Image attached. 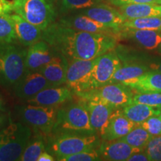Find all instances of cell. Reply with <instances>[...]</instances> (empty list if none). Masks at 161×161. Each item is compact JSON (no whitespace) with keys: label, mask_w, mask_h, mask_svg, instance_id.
Instances as JSON below:
<instances>
[{"label":"cell","mask_w":161,"mask_h":161,"mask_svg":"<svg viewBox=\"0 0 161 161\" xmlns=\"http://www.w3.org/2000/svg\"><path fill=\"white\" fill-rule=\"evenodd\" d=\"M152 137V134H150L140 125H137L126 136L121 138V140H124L133 147L145 150L147 144Z\"/></svg>","instance_id":"cell-27"},{"label":"cell","mask_w":161,"mask_h":161,"mask_svg":"<svg viewBox=\"0 0 161 161\" xmlns=\"http://www.w3.org/2000/svg\"><path fill=\"white\" fill-rule=\"evenodd\" d=\"M121 110L127 118L136 125H140L152 116L158 114V108L134 102H131Z\"/></svg>","instance_id":"cell-25"},{"label":"cell","mask_w":161,"mask_h":161,"mask_svg":"<svg viewBox=\"0 0 161 161\" xmlns=\"http://www.w3.org/2000/svg\"><path fill=\"white\" fill-rule=\"evenodd\" d=\"M14 9V4L9 0H0V15L10 14Z\"/></svg>","instance_id":"cell-36"},{"label":"cell","mask_w":161,"mask_h":161,"mask_svg":"<svg viewBox=\"0 0 161 161\" xmlns=\"http://www.w3.org/2000/svg\"><path fill=\"white\" fill-rule=\"evenodd\" d=\"M98 150L102 160L110 161H127L133 154L144 151L131 146L121 139L103 140Z\"/></svg>","instance_id":"cell-17"},{"label":"cell","mask_w":161,"mask_h":161,"mask_svg":"<svg viewBox=\"0 0 161 161\" xmlns=\"http://www.w3.org/2000/svg\"><path fill=\"white\" fill-rule=\"evenodd\" d=\"M58 53L47 42L40 40L27 49L25 58L26 69L29 72L39 70L51 61Z\"/></svg>","instance_id":"cell-16"},{"label":"cell","mask_w":161,"mask_h":161,"mask_svg":"<svg viewBox=\"0 0 161 161\" xmlns=\"http://www.w3.org/2000/svg\"><path fill=\"white\" fill-rule=\"evenodd\" d=\"M94 60L70 59L68 64L66 85L75 94L90 90V78L95 64Z\"/></svg>","instance_id":"cell-10"},{"label":"cell","mask_w":161,"mask_h":161,"mask_svg":"<svg viewBox=\"0 0 161 161\" xmlns=\"http://www.w3.org/2000/svg\"><path fill=\"white\" fill-rule=\"evenodd\" d=\"M69 60L58 52L51 61L39 70L49 82L51 86H63L66 84Z\"/></svg>","instance_id":"cell-20"},{"label":"cell","mask_w":161,"mask_h":161,"mask_svg":"<svg viewBox=\"0 0 161 161\" xmlns=\"http://www.w3.org/2000/svg\"><path fill=\"white\" fill-rule=\"evenodd\" d=\"M137 125L127 118L122 110L117 109L113 113L108 122L103 135L102 140H114L124 137Z\"/></svg>","instance_id":"cell-21"},{"label":"cell","mask_w":161,"mask_h":161,"mask_svg":"<svg viewBox=\"0 0 161 161\" xmlns=\"http://www.w3.org/2000/svg\"><path fill=\"white\" fill-rule=\"evenodd\" d=\"M102 160L98 148L85 150L62 158L60 161H96Z\"/></svg>","instance_id":"cell-32"},{"label":"cell","mask_w":161,"mask_h":161,"mask_svg":"<svg viewBox=\"0 0 161 161\" xmlns=\"http://www.w3.org/2000/svg\"><path fill=\"white\" fill-rule=\"evenodd\" d=\"M103 2V0H61L60 11L62 14H68L88 8Z\"/></svg>","instance_id":"cell-29"},{"label":"cell","mask_w":161,"mask_h":161,"mask_svg":"<svg viewBox=\"0 0 161 161\" xmlns=\"http://www.w3.org/2000/svg\"><path fill=\"white\" fill-rule=\"evenodd\" d=\"M14 11L42 31L55 23L58 17L55 0H26Z\"/></svg>","instance_id":"cell-7"},{"label":"cell","mask_w":161,"mask_h":161,"mask_svg":"<svg viewBox=\"0 0 161 161\" xmlns=\"http://www.w3.org/2000/svg\"><path fill=\"white\" fill-rule=\"evenodd\" d=\"M140 125L153 136L161 135V119L158 115L152 116Z\"/></svg>","instance_id":"cell-34"},{"label":"cell","mask_w":161,"mask_h":161,"mask_svg":"<svg viewBox=\"0 0 161 161\" xmlns=\"http://www.w3.org/2000/svg\"><path fill=\"white\" fill-rule=\"evenodd\" d=\"M75 92L66 85L49 86L26 101L27 104L45 107H58L73 99Z\"/></svg>","instance_id":"cell-11"},{"label":"cell","mask_w":161,"mask_h":161,"mask_svg":"<svg viewBox=\"0 0 161 161\" xmlns=\"http://www.w3.org/2000/svg\"><path fill=\"white\" fill-rule=\"evenodd\" d=\"M8 17L14 25L18 42L24 47H29L42 40L43 31L37 26L17 14H10Z\"/></svg>","instance_id":"cell-18"},{"label":"cell","mask_w":161,"mask_h":161,"mask_svg":"<svg viewBox=\"0 0 161 161\" xmlns=\"http://www.w3.org/2000/svg\"><path fill=\"white\" fill-rule=\"evenodd\" d=\"M59 106L57 119L51 134L58 133L96 134L91 125L86 101L78 97Z\"/></svg>","instance_id":"cell-2"},{"label":"cell","mask_w":161,"mask_h":161,"mask_svg":"<svg viewBox=\"0 0 161 161\" xmlns=\"http://www.w3.org/2000/svg\"><path fill=\"white\" fill-rule=\"evenodd\" d=\"M0 41L6 43H17L14 28L8 14L0 15Z\"/></svg>","instance_id":"cell-30"},{"label":"cell","mask_w":161,"mask_h":161,"mask_svg":"<svg viewBox=\"0 0 161 161\" xmlns=\"http://www.w3.org/2000/svg\"><path fill=\"white\" fill-rule=\"evenodd\" d=\"M56 160L55 157L52 155V154L48 152V151H44L39 156L37 159V161H54Z\"/></svg>","instance_id":"cell-39"},{"label":"cell","mask_w":161,"mask_h":161,"mask_svg":"<svg viewBox=\"0 0 161 161\" xmlns=\"http://www.w3.org/2000/svg\"><path fill=\"white\" fill-rule=\"evenodd\" d=\"M158 47H159V52L161 53V41H160V45H159Z\"/></svg>","instance_id":"cell-44"},{"label":"cell","mask_w":161,"mask_h":161,"mask_svg":"<svg viewBox=\"0 0 161 161\" xmlns=\"http://www.w3.org/2000/svg\"><path fill=\"white\" fill-rule=\"evenodd\" d=\"M149 67L152 70H157V71L161 72V60L151 64L149 65Z\"/></svg>","instance_id":"cell-40"},{"label":"cell","mask_w":161,"mask_h":161,"mask_svg":"<svg viewBox=\"0 0 161 161\" xmlns=\"http://www.w3.org/2000/svg\"><path fill=\"white\" fill-rule=\"evenodd\" d=\"M62 25L72 28L73 29L83 31L90 33L105 34V35H114L118 37L119 30L108 27L104 24L92 19L87 16L78 13L77 14L65 15L59 19Z\"/></svg>","instance_id":"cell-12"},{"label":"cell","mask_w":161,"mask_h":161,"mask_svg":"<svg viewBox=\"0 0 161 161\" xmlns=\"http://www.w3.org/2000/svg\"><path fill=\"white\" fill-rule=\"evenodd\" d=\"M148 70V67L144 64L122 62V65L116 70L110 83H126L140 77Z\"/></svg>","instance_id":"cell-24"},{"label":"cell","mask_w":161,"mask_h":161,"mask_svg":"<svg viewBox=\"0 0 161 161\" xmlns=\"http://www.w3.org/2000/svg\"><path fill=\"white\" fill-rule=\"evenodd\" d=\"M104 2H108V3H109V0H103Z\"/></svg>","instance_id":"cell-45"},{"label":"cell","mask_w":161,"mask_h":161,"mask_svg":"<svg viewBox=\"0 0 161 161\" xmlns=\"http://www.w3.org/2000/svg\"><path fill=\"white\" fill-rule=\"evenodd\" d=\"M109 3L113 5L119 6L127 4H140V3H154L161 5V0H109Z\"/></svg>","instance_id":"cell-35"},{"label":"cell","mask_w":161,"mask_h":161,"mask_svg":"<svg viewBox=\"0 0 161 161\" xmlns=\"http://www.w3.org/2000/svg\"><path fill=\"white\" fill-rule=\"evenodd\" d=\"M32 136L31 128L23 122H10L0 129V161H17Z\"/></svg>","instance_id":"cell-5"},{"label":"cell","mask_w":161,"mask_h":161,"mask_svg":"<svg viewBox=\"0 0 161 161\" xmlns=\"http://www.w3.org/2000/svg\"><path fill=\"white\" fill-rule=\"evenodd\" d=\"M20 45L0 41V84L5 87L14 88L27 72V49Z\"/></svg>","instance_id":"cell-4"},{"label":"cell","mask_w":161,"mask_h":161,"mask_svg":"<svg viewBox=\"0 0 161 161\" xmlns=\"http://www.w3.org/2000/svg\"><path fill=\"white\" fill-rule=\"evenodd\" d=\"M119 37L132 40L144 49L154 50L160 43L161 31L121 27L118 33V38Z\"/></svg>","instance_id":"cell-19"},{"label":"cell","mask_w":161,"mask_h":161,"mask_svg":"<svg viewBox=\"0 0 161 161\" xmlns=\"http://www.w3.org/2000/svg\"><path fill=\"white\" fill-rule=\"evenodd\" d=\"M5 108V104H4V101H3V98L2 96L1 93H0V108Z\"/></svg>","instance_id":"cell-42"},{"label":"cell","mask_w":161,"mask_h":161,"mask_svg":"<svg viewBox=\"0 0 161 161\" xmlns=\"http://www.w3.org/2000/svg\"><path fill=\"white\" fill-rule=\"evenodd\" d=\"M46 150V137L40 134H32L29 143L20 158V161H37V159Z\"/></svg>","instance_id":"cell-26"},{"label":"cell","mask_w":161,"mask_h":161,"mask_svg":"<svg viewBox=\"0 0 161 161\" xmlns=\"http://www.w3.org/2000/svg\"><path fill=\"white\" fill-rule=\"evenodd\" d=\"M132 98V102L146 104L158 108L161 106V92H136Z\"/></svg>","instance_id":"cell-31"},{"label":"cell","mask_w":161,"mask_h":161,"mask_svg":"<svg viewBox=\"0 0 161 161\" xmlns=\"http://www.w3.org/2000/svg\"><path fill=\"white\" fill-rule=\"evenodd\" d=\"M79 13L119 31L126 20L118 9L103 3L81 10Z\"/></svg>","instance_id":"cell-15"},{"label":"cell","mask_w":161,"mask_h":161,"mask_svg":"<svg viewBox=\"0 0 161 161\" xmlns=\"http://www.w3.org/2000/svg\"><path fill=\"white\" fill-rule=\"evenodd\" d=\"M157 115L161 119V106L158 108V114H157Z\"/></svg>","instance_id":"cell-43"},{"label":"cell","mask_w":161,"mask_h":161,"mask_svg":"<svg viewBox=\"0 0 161 161\" xmlns=\"http://www.w3.org/2000/svg\"><path fill=\"white\" fill-rule=\"evenodd\" d=\"M119 11L126 19L161 17V5L154 3L127 4L119 6Z\"/></svg>","instance_id":"cell-22"},{"label":"cell","mask_w":161,"mask_h":161,"mask_svg":"<svg viewBox=\"0 0 161 161\" xmlns=\"http://www.w3.org/2000/svg\"><path fill=\"white\" fill-rule=\"evenodd\" d=\"M58 107L32 105L18 106L17 111L21 122L31 128L35 134L47 136L51 135L55 126Z\"/></svg>","instance_id":"cell-6"},{"label":"cell","mask_w":161,"mask_h":161,"mask_svg":"<svg viewBox=\"0 0 161 161\" xmlns=\"http://www.w3.org/2000/svg\"><path fill=\"white\" fill-rule=\"evenodd\" d=\"M127 161H150V159L145 151H140L133 154Z\"/></svg>","instance_id":"cell-37"},{"label":"cell","mask_w":161,"mask_h":161,"mask_svg":"<svg viewBox=\"0 0 161 161\" xmlns=\"http://www.w3.org/2000/svg\"><path fill=\"white\" fill-rule=\"evenodd\" d=\"M42 40L68 60H94L115 49L118 37L78 31L55 22L43 31Z\"/></svg>","instance_id":"cell-1"},{"label":"cell","mask_w":161,"mask_h":161,"mask_svg":"<svg viewBox=\"0 0 161 161\" xmlns=\"http://www.w3.org/2000/svg\"><path fill=\"white\" fill-rule=\"evenodd\" d=\"M144 151L150 161H161V135L153 136Z\"/></svg>","instance_id":"cell-33"},{"label":"cell","mask_w":161,"mask_h":161,"mask_svg":"<svg viewBox=\"0 0 161 161\" xmlns=\"http://www.w3.org/2000/svg\"><path fill=\"white\" fill-rule=\"evenodd\" d=\"M124 84L130 86L134 92H161V72L148 70L140 77Z\"/></svg>","instance_id":"cell-23"},{"label":"cell","mask_w":161,"mask_h":161,"mask_svg":"<svg viewBox=\"0 0 161 161\" xmlns=\"http://www.w3.org/2000/svg\"><path fill=\"white\" fill-rule=\"evenodd\" d=\"M134 90L123 83H110L101 87L80 92L75 96L84 99L98 98L115 109H122L132 102Z\"/></svg>","instance_id":"cell-8"},{"label":"cell","mask_w":161,"mask_h":161,"mask_svg":"<svg viewBox=\"0 0 161 161\" xmlns=\"http://www.w3.org/2000/svg\"><path fill=\"white\" fill-rule=\"evenodd\" d=\"M122 27L161 31V17H149L126 19Z\"/></svg>","instance_id":"cell-28"},{"label":"cell","mask_w":161,"mask_h":161,"mask_svg":"<svg viewBox=\"0 0 161 161\" xmlns=\"http://www.w3.org/2000/svg\"><path fill=\"white\" fill-rule=\"evenodd\" d=\"M26 0H13V3L14 4V7H17L25 3Z\"/></svg>","instance_id":"cell-41"},{"label":"cell","mask_w":161,"mask_h":161,"mask_svg":"<svg viewBox=\"0 0 161 161\" xmlns=\"http://www.w3.org/2000/svg\"><path fill=\"white\" fill-rule=\"evenodd\" d=\"M8 120V114L5 108H0V129L5 127L7 125Z\"/></svg>","instance_id":"cell-38"},{"label":"cell","mask_w":161,"mask_h":161,"mask_svg":"<svg viewBox=\"0 0 161 161\" xmlns=\"http://www.w3.org/2000/svg\"><path fill=\"white\" fill-rule=\"evenodd\" d=\"M49 86H51L49 82L41 72L27 71L13 89L18 98L28 101L35 96L38 92Z\"/></svg>","instance_id":"cell-13"},{"label":"cell","mask_w":161,"mask_h":161,"mask_svg":"<svg viewBox=\"0 0 161 161\" xmlns=\"http://www.w3.org/2000/svg\"><path fill=\"white\" fill-rule=\"evenodd\" d=\"M101 141L97 134L58 133L46 138V151L55 157L56 160L77 154L78 152L98 148Z\"/></svg>","instance_id":"cell-3"},{"label":"cell","mask_w":161,"mask_h":161,"mask_svg":"<svg viewBox=\"0 0 161 161\" xmlns=\"http://www.w3.org/2000/svg\"><path fill=\"white\" fill-rule=\"evenodd\" d=\"M85 100L91 125L96 134L102 137L110 116L116 109L98 98H90Z\"/></svg>","instance_id":"cell-14"},{"label":"cell","mask_w":161,"mask_h":161,"mask_svg":"<svg viewBox=\"0 0 161 161\" xmlns=\"http://www.w3.org/2000/svg\"><path fill=\"white\" fill-rule=\"evenodd\" d=\"M121 65L122 60L117 52L114 49L96 58L90 74V90L110 84L113 76Z\"/></svg>","instance_id":"cell-9"}]
</instances>
